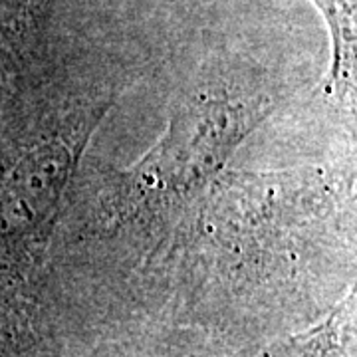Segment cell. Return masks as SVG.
Returning <instances> with one entry per match:
<instances>
[{
  "label": "cell",
  "instance_id": "6",
  "mask_svg": "<svg viewBox=\"0 0 357 357\" xmlns=\"http://www.w3.org/2000/svg\"><path fill=\"white\" fill-rule=\"evenodd\" d=\"M356 286L328 314L256 349L252 357H356Z\"/></svg>",
  "mask_w": 357,
  "mask_h": 357
},
{
  "label": "cell",
  "instance_id": "4",
  "mask_svg": "<svg viewBox=\"0 0 357 357\" xmlns=\"http://www.w3.org/2000/svg\"><path fill=\"white\" fill-rule=\"evenodd\" d=\"M56 6L58 0H0V109L50 66Z\"/></svg>",
  "mask_w": 357,
  "mask_h": 357
},
{
  "label": "cell",
  "instance_id": "5",
  "mask_svg": "<svg viewBox=\"0 0 357 357\" xmlns=\"http://www.w3.org/2000/svg\"><path fill=\"white\" fill-rule=\"evenodd\" d=\"M77 357H252L201 332L143 321L107 333Z\"/></svg>",
  "mask_w": 357,
  "mask_h": 357
},
{
  "label": "cell",
  "instance_id": "1",
  "mask_svg": "<svg viewBox=\"0 0 357 357\" xmlns=\"http://www.w3.org/2000/svg\"><path fill=\"white\" fill-rule=\"evenodd\" d=\"M321 169L225 171L155 258L147 298L171 324L255 354L335 304L316 260L354 234V195Z\"/></svg>",
  "mask_w": 357,
  "mask_h": 357
},
{
  "label": "cell",
  "instance_id": "3",
  "mask_svg": "<svg viewBox=\"0 0 357 357\" xmlns=\"http://www.w3.org/2000/svg\"><path fill=\"white\" fill-rule=\"evenodd\" d=\"M112 74L46 72L0 109V280L50 292V246L93 133L121 93Z\"/></svg>",
  "mask_w": 357,
  "mask_h": 357
},
{
  "label": "cell",
  "instance_id": "7",
  "mask_svg": "<svg viewBox=\"0 0 357 357\" xmlns=\"http://www.w3.org/2000/svg\"><path fill=\"white\" fill-rule=\"evenodd\" d=\"M328 26L332 42V62L321 82L324 91L333 100L356 133L357 86V0H314Z\"/></svg>",
  "mask_w": 357,
  "mask_h": 357
},
{
  "label": "cell",
  "instance_id": "2",
  "mask_svg": "<svg viewBox=\"0 0 357 357\" xmlns=\"http://www.w3.org/2000/svg\"><path fill=\"white\" fill-rule=\"evenodd\" d=\"M278 100L255 77L204 72L178 91L153 147L128 169L98 171L82 195L70 191L66 211L77 215L64 217L82 222L79 236L89 230L96 241L143 244L141 258L151 264Z\"/></svg>",
  "mask_w": 357,
  "mask_h": 357
}]
</instances>
